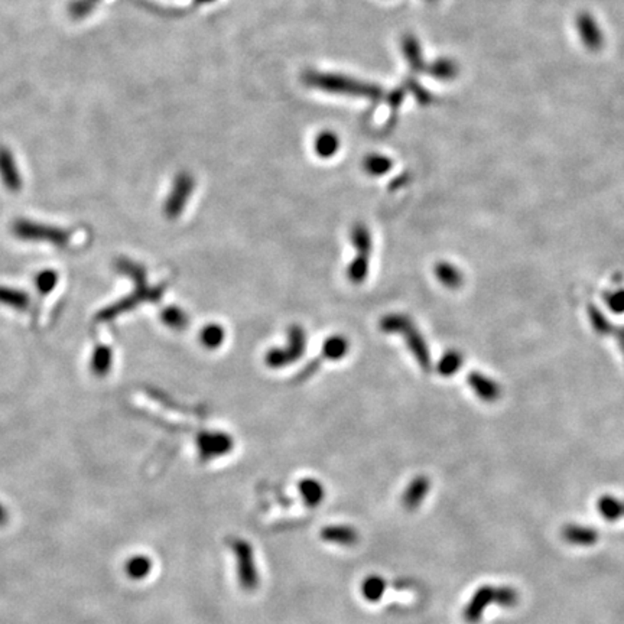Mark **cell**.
Listing matches in <instances>:
<instances>
[{
    "label": "cell",
    "instance_id": "11",
    "mask_svg": "<svg viewBox=\"0 0 624 624\" xmlns=\"http://www.w3.org/2000/svg\"><path fill=\"white\" fill-rule=\"evenodd\" d=\"M348 340L343 336H333L323 345V354L328 360H341L348 353Z\"/></svg>",
    "mask_w": 624,
    "mask_h": 624
},
{
    "label": "cell",
    "instance_id": "20",
    "mask_svg": "<svg viewBox=\"0 0 624 624\" xmlns=\"http://www.w3.org/2000/svg\"><path fill=\"white\" fill-rule=\"evenodd\" d=\"M566 538L569 539V541H574V542H593L594 539H596V534H593L591 531H583V529H571L568 534H566Z\"/></svg>",
    "mask_w": 624,
    "mask_h": 624
},
{
    "label": "cell",
    "instance_id": "8",
    "mask_svg": "<svg viewBox=\"0 0 624 624\" xmlns=\"http://www.w3.org/2000/svg\"><path fill=\"white\" fill-rule=\"evenodd\" d=\"M434 274L440 284L448 289H458L464 284L462 272L449 262H438L434 268Z\"/></svg>",
    "mask_w": 624,
    "mask_h": 624
},
{
    "label": "cell",
    "instance_id": "10",
    "mask_svg": "<svg viewBox=\"0 0 624 624\" xmlns=\"http://www.w3.org/2000/svg\"><path fill=\"white\" fill-rule=\"evenodd\" d=\"M462 364H464V358L461 353L457 350H449L441 357L438 363V373L444 378L454 376Z\"/></svg>",
    "mask_w": 624,
    "mask_h": 624
},
{
    "label": "cell",
    "instance_id": "19",
    "mask_svg": "<svg viewBox=\"0 0 624 624\" xmlns=\"http://www.w3.org/2000/svg\"><path fill=\"white\" fill-rule=\"evenodd\" d=\"M364 167H366L368 172L372 175H383L385 172L389 171L390 161L386 160L385 156L376 155V156H370V158H368Z\"/></svg>",
    "mask_w": 624,
    "mask_h": 624
},
{
    "label": "cell",
    "instance_id": "12",
    "mask_svg": "<svg viewBox=\"0 0 624 624\" xmlns=\"http://www.w3.org/2000/svg\"><path fill=\"white\" fill-rule=\"evenodd\" d=\"M299 492H301V494L303 496L305 501L309 506L318 504L323 500L324 494H326V490L323 489V486L317 480H314V479H305V480H302L299 483Z\"/></svg>",
    "mask_w": 624,
    "mask_h": 624
},
{
    "label": "cell",
    "instance_id": "4",
    "mask_svg": "<svg viewBox=\"0 0 624 624\" xmlns=\"http://www.w3.org/2000/svg\"><path fill=\"white\" fill-rule=\"evenodd\" d=\"M232 544V548L234 549L237 558V574L240 586L247 591H251L259 584V574L253 558V551L250 545L241 539H234Z\"/></svg>",
    "mask_w": 624,
    "mask_h": 624
},
{
    "label": "cell",
    "instance_id": "2",
    "mask_svg": "<svg viewBox=\"0 0 624 624\" xmlns=\"http://www.w3.org/2000/svg\"><path fill=\"white\" fill-rule=\"evenodd\" d=\"M351 240L357 250V254L348 266V279L358 285L363 284L369 274V260L372 254V234L364 224H355L351 232Z\"/></svg>",
    "mask_w": 624,
    "mask_h": 624
},
{
    "label": "cell",
    "instance_id": "1",
    "mask_svg": "<svg viewBox=\"0 0 624 624\" xmlns=\"http://www.w3.org/2000/svg\"><path fill=\"white\" fill-rule=\"evenodd\" d=\"M380 328L385 333L402 334V337L406 338V341H407L409 350L416 357V360H418L420 366L424 369V372H430L431 355H430V350L427 347V343L422 338L418 328H415L413 323L407 317L397 316V314L388 316L380 321Z\"/></svg>",
    "mask_w": 624,
    "mask_h": 624
},
{
    "label": "cell",
    "instance_id": "3",
    "mask_svg": "<svg viewBox=\"0 0 624 624\" xmlns=\"http://www.w3.org/2000/svg\"><path fill=\"white\" fill-rule=\"evenodd\" d=\"M305 351V333L293 326L289 330V343L285 348H272L266 354V364L272 369L285 368L296 361Z\"/></svg>",
    "mask_w": 624,
    "mask_h": 624
},
{
    "label": "cell",
    "instance_id": "5",
    "mask_svg": "<svg viewBox=\"0 0 624 624\" xmlns=\"http://www.w3.org/2000/svg\"><path fill=\"white\" fill-rule=\"evenodd\" d=\"M199 452L204 458L223 457L233 448V440L224 432H205L198 440Z\"/></svg>",
    "mask_w": 624,
    "mask_h": 624
},
{
    "label": "cell",
    "instance_id": "14",
    "mask_svg": "<svg viewBox=\"0 0 624 624\" xmlns=\"http://www.w3.org/2000/svg\"><path fill=\"white\" fill-rule=\"evenodd\" d=\"M587 309H588V317L591 320V326L596 330V333H598L600 336H611V334H614L617 327L610 324V321L601 314L598 308H596L594 305H588Z\"/></svg>",
    "mask_w": 624,
    "mask_h": 624
},
{
    "label": "cell",
    "instance_id": "18",
    "mask_svg": "<svg viewBox=\"0 0 624 624\" xmlns=\"http://www.w3.org/2000/svg\"><path fill=\"white\" fill-rule=\"evenodd\" d=\"M337 146H338L337 137L330 133L321 135L317 140V152L318 155L324 156V158H328V156L334 155L337 152Z\"/></svg>",
    "mask_w": 624,
    "mask_h": 624
},
{
    "label": "cell",
    "instance_id": "7",
    "mask_svg": "<svg viewBox=\"0 0 624 624\" xmlns=\"http://www.w3.org/2000/svg\"><path fill=\"white\" fill-rule=\"evenodd\" d=\"M430 492V480L424 476L416 477L406 489V492L402 496V503L406 509L413 510L415 507H418L424 499L425 494Z\"/></svg>",
    "mask_w": 624,
    "mask_h": 624
},
{
    "label": "cell",
    "instance_id": "15",
    "mask_svg": "<svg viewBox=\"0 0 624 624\" xmlns=\"http://www.w3.org/2000/svg\"><path fill=\"white\" fill-rule=\"evenodd\" d=\"M385 588H386L385 580L380 577H375V576L369 577L366 581L363 583V587H361L363 596L373 603L378 601L383 596Z\"/></svg>",
    "mask_w": 624,
    "mask_h": 624
},
{
    "label": "cell",
    "instance_id": "6",
    "mask_svg": "<svg viewBox=\"0 0 624 624\" xmlns=\"http://www.w3.org/2000/svg\"><path fill=\"white\" fill-rule=\"evenodd\" d=\"M467 382H468V386L473 389V392L484 402L493 403L501 397V386L497 382H494L493 379H490L479 372H473V373L468 375Z\"/></svg>",
    "mask_w": 624,
    "mask_h": 624
},
{
    "label": "cell",
    "instance_id": "9",
    "mask_svg": "<svg viewBox=\"0 0 624 624\" xmlns=\"http://www.w3.org/2000/svg\"><path fill=\"white\" fill-rule=\"evenodd\" d=\"M226 338V331L219 324H208L201 331V344L208 350H217Z\"/></svg>",
    "mask_w": 624,
    "mask_h": 624
},
{
    "label": "cell",
    "instance_id": "17",
    "mask_svg": "<svg viewBox=\"0 0 624 624\" xmlns=\"http://www.w3.org/2000/svg\"><path fill=\"white\" fill-rule=\"evenodd\" d=\"M604 302L613 314H624V289L620 288L604 293Z\"/></svg>",
    "mask_w": 624,
    "mask_h": 624
},
{
    "label": "cell",
    "instance_id": "13",
    "mask_svg": "<svg viewBox=\"0 0 624 624\" xmlns=\"http://www.w3.org/2000/svg\"><path fill=\"white\" fill-rule=\"evenodd\" d=\"M323 538L338 545H353L357 541V534L348 526H333L323 531Z\"/></svg>",
    "mask_w": 624,
    "mask_h": 624
},
{
    "label": "cell",
    "instance_id": "21",
    "mask_svg": "<svg viewBox=\"0 0 624 624\" xmlns=\"http://www.w3.org/2000/svg\"><path fill=\"white\" fill-rule=\"evenodd\" d=\"M613 337L617 338L618 345H620V348H621V351H623V354H624V328H615Z\"/></svg>",
    "mask_w": 624,
    "mask_h": 624
},
{
    "label": "cell",
    "instance_id": "16",
    "mask_svg": "<svg viewBox=\"0 0 624 624\" xmlns=\"http://www.w3.org/2000/svg\"><path fill=\"white\" fill-rule=\"evenodd\" d=\"M162 318L167 326H170L174 330H182L188 326V317L184 311L172 306L164 311Z\"/></svg>",
    "mask_w": 624,
    "mask_h": 624
}]
</instances>
